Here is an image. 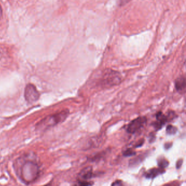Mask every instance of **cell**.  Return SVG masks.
Instances as JSON below:
<instances>
[{"mask_svg": "<svg viewBox=\"0 0 186 186\" xmlns=\"http://www.w3.org/2000/svg\"><path fill=\"white\" fill-rule=\"evenodd\" d=\"M21 165L18 169V175L22 181L30 183L35 181L39 175V166L36 160L30 158L28 156L21 158Z\"/></svg>", "mask_w": 186, "mask_h": 186, "instance_id": "6da1fadb", "label": "cell"}, {"mask_svg": "<svg viewBox=\"0 0 186 186\" xmlns=\"http://www.w3.org/2000/svg\"><path fill=\"white\" fill-rule=\"evenodd\" d=\"M69 110H64L60 112L47 116L38 123L36 129L40 131L47 130L57 124L64 122L69 115Z\"/></svg>", "mask_w": 186, "mask_h": 186, "instance_id": "7a4b0ae2", "label": "cell"}, {"mask_svg": "<svg viewBox=\"0 0 186 186\" xmlns=\"http://www.w3.org/2000/svg\"><path fill=\"white\" fill-rule=\"evenodd\" d=\"M122 76L120 72L108 69L104 71L101 79V84L103 87L109 88L118 85L121 82Z\"/></svg>", "mask_w": 186, "mask_h": 186, "instance_id": "3957f363", "label": "cell"}, {"mask_svg": "<svg viewBox=\"0 0 186 186\" xmlns=\"http://www.w3.org/2000/svg\"><path fill=\"white\" fill-rule=\"evenodd\" d=\"M147 123L146 117H139L134 119L128 124L127 129L128 133L134 134L142 129Z\"/></svg>", "mask_w": 186, "mask_h": 186, "instance_id": "277c9868", "label": "cell"}, {"mask_svg": "<svg viewBox=\"0 0 186 186\" xmlns=\"http://www.w3.org/2000/svg\"><path fill=\"white\" fill-rule=\"evenodd\" d=\"M25 98L28 103H34L39 98V93L32 84H27L25 89Z\"/></svg>", "mask_w": 186, "mask_h": 186, "instance_id": "5b68a950", "label": "cell"}, {"mask_svg": "<svg viewBox=\"0 0 186 186\" xmlns=\"http://www.w3.org/2000/svg\"><path fill=\"white\" fill-rule=\"evenodd\" d=\"M169 116H166L162 112H159L156 114L157 121L153 124V126L157 130L161 129L165 123L168 121L169 119Z\"/></svg>", "mask_w": 186, "mask_h": 186, "instance_id": "8992f818", "label": "cell"}, {"mask_svg": "<svg viewBox=\"0 0 186 186\" xmlns=\"http://www.w3.org/2000/svg\"><path fill=\"white\" fill-rule=\"evenodd\" d=\"M175 88L179 93L183 94L185 92L186 80L183 76L177 78L175 81Z\"/></svg>", "mask_w": 186, "mask_h": 186, "instance_id": "52a82bcc", "label": "cell"}, {"mask_svg": "<svg viewBox=\"0 0 186 186\" xmlns=\"http://www.w3.org/2000/svg\"><path fill=\"white\" fill-rule=\"evenodd\" d=\"M92 167L89 166L80 171L79 176L81 180H87L91 179L93 176Z\"/></svg>", "mask_w": 186, "mask_h": 186, "instance_id": "ba28073f", "label": "cell"}, {"mask_svg": "<svg viewBox=\"0 0 186 186\" xmlns=\"http://www.w3.org/2000/svg\"><path fill=\"white\" fill-rule=\"evenodd\" d=\"M165 171L164 169L161 168H153L147 171L145 176L147 179H154L156 177L163 174Z\"/></svg>", "mask_w": 186, "mask_h": 186, "instance_id": "9c48e42d", "label": "cell"}, {"mask_svg": "<svg viewBox=\"0 0 186 186\" xmlns=\"http://www.w3.org/2000/svg\"><path fill=\"white\" fill-rule=\"evenodd\" d=\"M158 165L159 166L160 168L164 169L166 168L169 165V162L166 160L165 158L160 157L158 160Z\"/></svg>", "mask_w": 186, "mask_h": 186, "instance_id": "30bf717a", "label": "cell"}, {"mask_svg": "<svg viewBox=\"0 0 186 186\" xmlns=\"http://www.w3.org/2000/svg\"><path fill=\"white\" fill-rule=\"evenodd\" d=\"M142 161V159L140 157H136L133 158L132 160H130V162L129 163V165H130V166H135L137 165H139Z\"/></svg>", "mask_w": 186, "mask_h": 186, "instance_id": "8fae6325", "label": "cell"}, {"mask_svg": "<svg viewBox=\"0 0 186 186\" xmlns=\"http://www.w3.org/2000/svg\"><path fill=\"white\" fill-rule=\"evenodd\" d=\"M166 132L168 134H170V135H173V134H175L177 131V129L176 127L175 126H172L171 125H169L167 126L166 127Z\"/></svg>", "mask_w": 186, "mask_h": 186, "instance_id": "7c38bea8", "label": "cell"}, {"mask_svg": "<svg viewBox=\"0 0 186 186\" xmlns=\"http://www.w3.org/2000/svg\"><path fill=\"white\" fill-rule=\"evenodd\" d=\"M135 152L132 149H128L123 152V155L125 157H129L135 155Z\"/></svg>", "mask_w": 186, "mask_h": 186, "instance_id": "4fadbf2b", "label": "cell"}, {"mask_svg": "<svg viewBox=\"0 0 186 186\" xmlns=\"http://www.w3.org/2000/svg\"><path fill=\"white\" fill-rule=\"evenodd\" d=\"M92 183H91L89 182L86 181H79L77 182L75 186H91Z\"/></svg>", "mask_w": 186, "mask_h": 186, "instance_id": "5bb4252c", "label": "cell"}, {"mask_svg": "<svg viewBox=\"0 0 186 186\" xmlns=\"http://www.w3.org/2000/svg\"><path fill=\"white\" fill-rule=\"evenodd\" d=\"M112 186H124L123 185V183L122 181L121 180H117V181H115L114 182H113V183L112 184Z\"/></svg>", "mask_w": 186, "mask_h": 186, "instance_id": "9a60e30c", "label": "cell"}, {"mask_svg": "<svg viewBox=\"0 0 186 186\" xmlns=\"http://www.w3.org/2000/svg\"><path fill=\"white\" fill-rule=\"evenodd\" d=\"M183 163V160H179L177 162H176V168L177 169H179L181 168V165Z\"/></svg>", "mask_w": 186, "mask_h": 186, "instance_id": "2e32d148", "label": "cell"}, {"mask_svg": "<svg viewBox=\"0 0 186 186\" xmlns=\"http://www.w3.org/2000/svg\"><path fill=\"white\" fill-rule=\"evenodd\" d=\"M119 1H120V4L121 5H124L128 2H129L131 0H119Z\"/></svg>", "mask_w": 186, "mask_h": 186, "instance_id": "e0dca14e", "label": "cell"}, {"mask_svg": "<svg viewBox=\"0 0 186 186\" xmlns=\"http://www.w3.org/2000/svg\"><path fill=\"white\" fill-rule=\"evenodd\" d=\"M171 146V145H169V144H166L165 145V149H169Z\"/></svg>", "mask_w": 186, "mask_h": 186, "instance_id": "ac0fdd59", "label": "cell"}, {"mask_svg": "<svg viewBox=\"0 0 186 186\" xmlns=\"http://www.w3.org/2000/svg\"><path fill=\"white\" fill-rule=\"evenodd\" d=\"M1 16H2V11H1V7L0 6V19L1 18Z\"/></svg>", "mask_w": 186, "mask_h": 186, "instance_id": "d6986e66", "label": "cell"}]
</instances>
